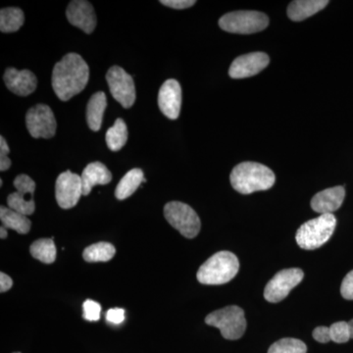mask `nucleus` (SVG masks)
Here are the masks:
<instances>
[{"label": "nucleus", "mask_w": 353, "mask_h": 353, "mask_svg": "<svg viewBox=\"0 0 353 353\" xmlns=\"http://www.w3.org/2000/svg\"><path fill=\"white\" fill-rule=\"evenodd\" d=\"M88 79L90 68L87 62L77 53H68L55 64L51 83L58 99L68 101L85 90Z\"/></svg>", "instance_id": "nucleus-1"}, {"label": "nucleus", "mask_w": 353, "mask_h": 353, "mask_svg": "<svg viewBox=\"0 0 353 353\" xmlns=\"http://www.w3.org/2000/svg\"><path fill=\"white\" fill-rule=\"evenodd\" d=\"M232 187L243 194H250L271 189L275 183L274 172L263 164L256 162H243L232 171Z\"/></svg>", "instance_id": "nucleus-2"}, {"label": "nucleus", "mask_w": 353, "mask_h": 353, "mask_svg": "<svg viewBox=\"0 0 353 353\" xmlns=\"http://www.w3.org/2000/svg\"><path fill=\"white\" fill-rule=\"evenodd\" d=\"M240 270V261L233 252L215 253L201 265L196 277L203 285H223L236 277Z\"/></svg>", "instance_id": "nucleus-3"}, {"label": "nucleus", "mask_w": 353, "mask_h": 353, "mask_svg": "<svg viewBox=\"0 0 353 353\" xmlns=\"http://www.w3.org/2000/svg\"><path fill=\"white\" fill-rule=\"evenodd\" d=\"M336 219L334 214H323L304 223L297 230V245L306 250L321 248L333 236Z\"/></svg>", "instance_id": "nucleus-4"}, {"label": "nucleus", "mask_w": 353, "mask_h": 353, "mask_svg": "<svg viewBox=\"0 0 353 353\" xmlns=\"http://www.w3.org/2000/svg\"><path fill=\"white\" fill-rule=\"evenodd\" d=\"M205 323L209 326L219 329L223 338L226 340H239L246 329L245 311L236 305L213 311L206 316Z\"/></svg>", "instance_id": "nucleus-5"}, {"label": "nucleus", "mask_w": 353, "mask_h": 353, "mask_svg": "<svg viewBox=\"0 0 353 353\" xmlns=\"http://www.w3.org/2000/svg\"><path fill=\"white\" fill-rule=\"evenodd\" d=\"M268 25V16L259 11H234L219 20L221 29L233 34H255L263 31Z\"/></svg>", "instance_id": "nucleus-6"}, {"label": "nucleus", "mask_w": 353, "mask_h": 353, "mask_svg": "<svg viewBox=\"0 0 353 353\" xmlns=\"http://www.w3.org/2000/svg\"><path fill=\"white\" fill-rule=\"evenodd\" d=\"M164 216L172 227L178 230L185 238H196L201 231V222L199 215L188 204L171 201L164 208Z\"/></svg>", "instance_id": "nucleus-7"}, {"label": "nucleus", "mask_w": 353, "mask_h": 353, "mask_svg": "<svg viewBox=\"0 0 353 353\" xmlns=\"http://www.w3.org/2000/svg\"><path fill=\"white\" fill-rule=\"evenodd\" d=\"M26 126L34 139H51L57 132V123L50 106L37 104L26 114Z\"/></svg>", "instance_id": "nucleus-8"}, {"label": "nucleus", "mask_w": 353, "mask_h": 353, "mask_svg": "<svg viewBox=\"0 0 353 353\" xmlns=\"http://www.w3.org/2000/svg\"><path fill=\"white\" fill-rule=\"evenodd\" d=\"M303 278V271L299 268L285 269L278 272L265 288V299L272 303L282 301L289 296L290 290L301 284Z\"/></svg>", "instance_id": "nucleus-9"}, {"label": "nucleus", "mask_w": 353, "mask_h": 353, "mask_svg": "<svg viewBox=\"0 0 353 353\" xmlns=\"http://www.w3.org/2000/svg\"><path fill=\"white\" fill-rule=\"evenodd\" d=\"M106 81L114 99L124 108H131L136 101V87L132 76L119 66H112L106 74Z\"/></svg>", "instance_id": "nucleus-10"}, {"label": "nucleus", "mask_w": 353, "mask_h": 353, "mask_svg": "<svg viewBox=\"0 0 353 353\" xmlns=\"http://www.w3.org/2000/svg\"><path fill=\"white\" fill-rule=\"evenodd\" d=\"M16 192L7 197L8 208L25 216L32 215L36 210L34 201L36 183L28 175H19L14 180Z\"/></svg>", "instance_id": "nucleus-11"}, {"label": "nucleus", "mask_w": 353, "mask_h": 353, "mask_svg": "<svg viewBox=\"0 0 353 353\" xmlns=\"http://www.w3.org/2000/svg\"><path fill=\"white\" fill-rule=\"evenodd\" d=\"M83 196L82 178L71 171L63 172L58 176L55 185V196L58 205L62 209L75 208Z\"/></svg>", "instance_id": "nucleus-12"}, {"label": "nucleus", "mask_w": 353, "mask_h": 353, "mask_svg": "<svg viewBox=\"0 0 353 353\" xmlns=\"http://www.w3.org/2000/svg\"><path fill=\"white\" fill-rule=\"evenodd\" d=\"M270 58L264 52H252L236 58L229 69V75L233 79L250 78L266 68Z\"/></svg>", "instance_id": "nucleus-13"}, {"label": "nucleus", "mask_w": 353, "mask_h": 353, "mask_svg": "<svg viewBox=\"0 0 353 353\" xmlns=\"http://www.w3.org/2000/svg\"><path fill=\"white\" fill-rule=\"evenodd\" d=\"M182 105V88L178 81L170 79L161 85L158 94L160 111L171 120L178 119Z\"/></svg>", "instance_id": "nucleus-14"}, {"label": "nucleus", "mask_w": 353, "mask_h": 353, "mask_svg": "<svg viewBox=\"0 0 353 353\" xmlns=\"http://www.w3.org/2000/svg\"><path fill=\"white\" fill-rule=\"evenodd\" d=\"M70 24L82 30L85 34H92L97 27V15L94 6L85 0H74L70 2L66 10Z\"/></svg>", "instance_id": "nucleus-15"}, {"label": "nucleus", "mask_w": 353, "mask_h": 353, "mask_svg": "<svg viewBox=\"0 0 353 353\" xmlns=\"http://www.w3.org/2000/svg\"><path fill=\"white\" fill-rule=\"evenodd\" d=\"M7 88L19 97H28L36 90L38 79L30 70L7 68L3 76Z\"/></svg>", "instance_id": "nucleus-16"}, {"label": "nucleus", "mask_w": 353, "mask_h": 353, "mask_svg": "<svg viewBox=\"0 0 353 353\" xmlns=\"http://www.w3.org/2000/svg\"><path fill=\"white\" fill-rule=\"evenodd\" d=\"M345 196V188L341 185L322 190L311 199V208L320 215L333 214L341 208Z\"/></svg>", "instance_id": "nucleus-17"}, {"label": "nucleus", "mask_w": 353, "mask_h": 353, "mask_svg": "<svg viewBox=\"0 0 353 353\" xmlns=\"http://www.w3.org/2000/svg\"><path fill=\"white\" fill-rule=\"evenodd\" d=\"M83 196H88L97 185H108L112 181V174L101 162H92L83 169L82 176Z\"/></svg>", "instance_id": "nucleus-18"}, {"label": "nucleus", "mask_w": 353, "mask_h": 353, "mask_svg": "<svg viewBox=\"0 0 353 353\" xmlns=\"http://www.w3.org/2000/svg\"><path fill=\"white\" fill-rule=\"evenodd\" d=\"M328 4V0H296L288 7V16L294 22H301L323 10Z\"/></svg>", "instance_id": "nucleus-19"}, {"label": "nucleus", "mask_w": 353, "mask_h": 353, "mask_svg": "<svg viewBox=\"0 0 353 353\" xmlns=\"http://www.w3.org/2000/svg\"><path fill=\"white\" fill-rule=\"evenodd\" d=\"M106 106H108V99L103 92H95L88 101L87 122L92 131L97 132L101 130Z\"/></svg>", "instance_id": "nucleus-20"}, {"label": "nucleus", "mask_w": 353, "mask_h": 353, "mask_svg": "<svg viewBox=\"0 0 353 353\" xmlns=\"http://www.w3.org/2000/svg\"><path fill=\"white\" fill-rule=\"evenodd\" d=\"M145 182V174L141 169H132L118 183L115 190L116 199L124 201L134 194V192L141 187V183Z\"/></svg>", "instance_id": "nucleus-21"}, {"label": "nucleus", "mask_w": 353, "mask_h": 353, "mask_svg": "<svg viewBox=\"0 0 353 353\" xmlns=\"http://www.w3.org/2000/svg\"><path fill=\"white\" fill-rule=\"evenodd\" d=\"M0 219L3 224L2 226L6 229H12L18 234H26L31 230L32 222L28 216L21 214L9 208H0Z\"/></svg>", "instance_id": "nucleus-22"}, {"label": "nucleus", "mask_w": 353, "mask_h": 353, "mask_svg": "<svg viewBox=\"0 0 353 353\" xmlns=\"http://www.w3.org/2000/svg\"><path fill=\"white\" fill-rule=\"evenodd\" d=\"M24 12L17 7H7L0 11V31L14 32L24 25Z\"/></svg>", "instance_id": "nucleus-23"}, {"label": "nucleus", "mask_w": 353, "mask_h": 353, "mask_svg": "<svg viewBox=\"0 0 353 353\" xmlns=\"http://www.w3.org/2000/svg\"><path fill=\"white\" fill-rule=\"evenodd\" d=\"M106 145L112 152H119L126 145L128 128L124 120L118 118L113 127L109 128L105 136Z\"/></svg>", "instance_id": "nucleus-24"}, {"label": "nucleus", "mask_w": 353, "mask_h": 353, "mask_svg": "<svg viewBox=\"0 0 353 353\" xmlns=\"http://www.w3.org/2000/svg\"><path fill=\"white\" fill-rule=\"evenodd\" d=\"M116 253L115 246L110 243H94L88 246L83 252V259L90 263L94 262H108L109 260L113 259Z\"/></svg>", "instance_id": "nucleus-25"}, {"label": "nucleus", "mask_w": 353, "mask_h": 353, "mask_svg": "<svg viewBox=\"0 0 353 353\" xmlns=\"http://www.w3.org/2000/svg\"><path fill=\"white\" fill-rule=\"evenodd\" d=\"M30 252L34 259L44 264H51L57 259V246L52 239H39L32 243Z\"/></svg>", "instance_id": "nucleus-26"}, {"label": "nucleus", "mask_w": 353, "mask_h": 353, "mask_svg": "<svg viewBox=\"0 0 353 353\" xmlns=\"http://www.w3.org/2000/svg\"><path fill=\"white\" fill-rule=\"evenodd\" d=\"M305 343L297 339L285 338L276 341L269 348L268 353H306Z\"/></svg>", "instance_id": "nucleus-27"}, {"label": "nucleus", "mask_w": 353, "mask_h": 353, "mask_svg": "<svg viewBox=\"0 0 353 353\" xmlns=\"http://www.w3.org/2000/svg\"><path fill=\"white\" fill-rule=\"evenodd\" d=\"M330 336H331V341H334V343H347V341L350 340L348 322L341 321L334 323V324L330 327Z\"/></svg>", "instance_id": "nucleus-28"}, {"label": "nucleus", "mask_w": 353, "mask_h": 353, "mask_svg": "<svg viewBox=\"0 0 353 353\" xmlns=\"http://www.w3.org/2000/svg\"><path fill=\"white\" fill-rule=\"evenodd\" d=\"M83 317L87 321H99L101 319V306L97 301L87 299L83 304Z\"/></svg>", "instance_id": "nucleus-29"}, {"label": "nucleus", "mask_w": 353, "mask_h": 353, "mask_svg": "<svg viewBox=\"0 0 353 353\" xmlns=\"http://www.w3.org/2000/svg\"><path fill=\"white\" fill-rule=\"evenodd\" d=\"M10 153L8 145H7L6 139L3 137H0V171L4 172L8 170L11 167L10 158L8 157V154Z\"/></svg>", "instance_id": "nucleus-30"}, {"label": "nucleus", "mask_w": 353, "mask_h": 353, "mask_svg": "<svg viewBox=\"0 0 353 353\" xmlns=\"http://www.w3.org/2000/svg\"><path fill=\"white\" fill-rule=\"evenodd\" d=\"M341 294L343 299L353 301V270L343 279L341 283Z\"/></svg>", "instance_id": "nucleus-31"}, {"label": "nucleus", "mask_w": 353, "mask_h": 353, "mask_svg": "<svg viewBox=\"0 0 353 353\" xmlns=\"http://www.w3.org/2000/svg\"><path fill=\"white\" fill-rule=\"evenodd\" d=\"M106 320L112 324L119 325L125 320V310L122 308H111L106 313Z\"/></svg>", "instance_id": "nucleus-32"}, {"label": "nucleus", "mask_w": 353, "mask_h": 353, "mask_svg": "<svg viewBox=\"0 0 353 353\" xmlns=\"http://www.w3.org/2000/svg\"><path fill=\"white\" fill-rule=\"evenodd\" d=\"M160 3L174 9H187L196 3L194 0H161Z\"/></svg>", "instance_id": "nucleus-33"}, {"label": "nucleus", "mask_w": 353, "mask_h": 353, "mask_svg": "<svg viewBox=\"0 0 353 353\" xmlns=\"http://www.w3.org/2000/svg\"><path fill=\"white\" fill-rule=\"evenodd\" d=\"M313 338L318 343H327L331 341L330 336V327L320 326L314 329L312 333Z\"/></svg>", "instance_id": "nucleus-34"}, {"label": "nucleus", "mask_w": 353, "mask_h": 353, "mask_svg": "<svg viewBox=\"0 0 353 353\" xmlns=\"http://www.w3.org/2000/svg\"><path fill=\"white\" fill-rule=\"evenodd\" d=\"M13 281L12 279L6 275V273L1 272L0 273V292H6L12 288Z\"/></svg>", "instance_id": "nucleus-35"}, {"label": "nucleus", "mask_w": 353, "mask_h": 353, "mask_svg": "<svg viewBox=\"0 0 353 353\" xmlns=\"http://www.w3.org/2000/svg\"><path fill=\"white\" fill-rule=\"evenodd\" d=\"M0 238H1V240L7 238V229L4 226L0 228Z\"/></svg>", "instance_id": "nucleus-36"}, {"label": "nucleus", "mask_w": 353, "mask_h": 353, "mask_svg": "<svg viewBox=\"0 0 353 353\" xmlns=\"http://www.w3.org/2000/svg\"><path fill=\"white\" fill-rule=\"evenodd\" d=\"M348 328H350V339H353V319L348 322Z\"/></svg>", "instance_id": "nucleus-37"}, {"label": "nucleus", "mask_w": 353, "mask_h": 353, "mask_svg": "<svg viewBox=\"0 0 353 353\" xmlns=\"http://www.w3.org/2000/svg\"><path fill=\"white\" fill-rule=\"evenodd\" d=\"M14 353H21V352H14Z\"/></svg>", "instance_id": "nucleus-38"}]
</instances>
